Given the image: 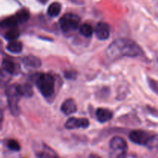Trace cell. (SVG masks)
<instances>
[{
	"label": "cell",
	"instance_id": "1",
	"mask_svg": "<svg viewBox=\"0 0 158 158\" xmlns=\"http://www.w3.org/2000/svg\"><path fill=\"white\" fill-rule=\"evenodd\" d=\"M143 54L140 46L134 40L120 38L114 40L107 47L106 55L110 60H117L123 57H135Z\"/></svg>",
	"mask_w": 158,
	"mask_h": 158
},
{
	"label": "cell",
	"instance_id": "2",
	"mask_svg": "<svg viewBox=\"0 0 158 158\" xmlns=\"http://www.w3.org/2000/svg\"><path fill=\"white\" fill-rule=\"evenodd\" d=\"M36 85L40 93L45 97H49L54 93L55 81L51 74H40L36 80Z\"/></svg>",
	"mask_w": 158,
	"mask_h": 158
},
{
	"label": "cell",
	"instance_id": "3",
	"mask_svg": "<svg viewBox=\"0 0 158 158\" xmlns=\"http://www.w3.org/2000/svg\"><path fill=\"white\" fill-rule=\"evenodd\" d=\"M110 158H125L127 150V143L123 138L114 136L110 143Z\"/></svg>",
	"mask_w": 158,
	"mask_h": 158
},
{
	"label": "cell",
	"instance_id": "4",
	"mask_svg": "<svg viewBox=\"0 0 158 158\" xmlns=\"http://www.w3.org/2000/svg\"><path fill=\"white\" fill-rule=\"evenodd\" d=\"M6 95L11 113L14 116H18L20 113L19 102L21 96L17 91V85H9L6 89Z\"/></svg>",
	"mask_w": 158,
	"mask_h": 158
},
{
	"label": "cell",
	"instance_id": "5",
	"mask_svg": "<svg viewBox=\"0 0 158 158\" xmlns=\"http://www.w3.org/2000/svg\"><path fill=\"white\" fill-rule=\"evenodd\" d=\"M80 18L79 15L73 13H66L60 20V25L64 32L76 30L80 24Z\"/></svg>",
	"mask_w": 158,
	"mask_h": 158
},
{
	"label": "cell",
	"instance_id": "6",
	"mask_svg": "<svg viewBox=\"0 0 158 158\" xmlns=\"http://www.w3.org/2000/svg\"><path fill=\"white\" fill-rule=\"evenodd\" d=\"M151 134L144 130H134L129 135V138L133 143L139 145H146Z\"/></svg>",
	"mask_w": 158,
	"mask_h": 158
},
{
	"label": "cell",
	"instance_id": "7",
	"mask_svg": "<svg viewBox=\"0 0 158 158\" xmlns=\"http://www.w3.org/2000/svg\"><path fill=\"white\" fill-rule=\"evenodd\" d=\"M89 125V122L86 118L77 119L75 117H71L68 119L65 123V127L67 129H74L83 128L86 129Z\"/></svg>",
	"mask_w": 158,
	"mask_h": 158
},
{
	"label": "cell",
	"instance_id": "8",
	"mask_svg": "<svg viewBox=\"0 0 158 158\" xmlns=\"http://www.w3.org/2000/svg\"><path fill=\"white\" fill-rule=\"evenodd\" d=\"M95 33L97 37L100 40H105L109 38L110 33V26L106 23L100 22L97 23L95 28Z\"/></svg>",
	"mask_w": 158,
	"mask_h": 158
},
{
	"label": "cell",
	"instance_id": "9",
	"mask_svg": "<svg viewBox=\"0 0 158 158\" xmlns=\"http://www.w3.org/2000/svg\"><path fill=\"white\" fill-rule=\"evenodd\" d=\"M41 148L36 149L35 150V155L38 158H60L56 155V153L52 150V149L49 148V147H47L45 144H42Z\"/></svg>",
	"mask_w": 158,
	"mask_h": 158
},
{
	"label": "cell",
	"instance_id": "10",
	"mask_svg": "<svg viewBox=\"0 0 158 158\" xmlns=\"http://www.w3.org/2000/svg\"><path fill=\"white\" fill-rule=\"evenodd\" d=\"M61 109L62 112L64 113L65 115H72L75 113L77 110V104H76L75 101L72 99H68L63 102V103L61 105Z\"/></svg>",
	"mask_w": 158,
	"mask_h": 158
},
{
	"label": "cell",
	"instance_id": "11",
	"mask_svg": "<svg viewBox=\"0 0 158 158\" xmlns=\"http://www.w3.org/2000/svg\"><path fill=\"white\" fill-rule=\"evenodd\" d=\"M23 63L26 68H39L42 65V62L40 58L35 56L29 55L23 58Z\"/></svg>",
	"mask_w": 158,
	"mask_h": 158
},
{
	"label": "cell",
	"instance_id": "12",
	"mask_svg": "<svg viewBox=\"0 0 158 158\" xmlns=\"http://www.w3.org/2000/svg\"><path fill=\"white\" fill-rule=\"evenodd\" d=\"M97 120L100 122H106L110 120L113 117V112L107 108H99L96 112Z\"/></svg>",
	"mask_w": 158,
	"mask_h": 158
},
{
	"label": "cell",
	"instance_id": "13",
	"mask_svg": "<svg viewBox=\"0 0 158 158\" xmlns=\"http://www.w3.org/2000/svg\"><path fill=\"white\" fill-rule=\"evenodd\" d=\"M17 91L20 96L29 98L33 94V89L29 84H23V85H17Z\"/></svg>",
	"mask_w": 158,
	"mask_h": 158
},
{
	"label": "cell",
	"instance_id": "14",
	"mask_svg": "<svg viewBox=\"0 0 158 158\" xmlns=\"http://www.w3.org/2000/svg\"><path fill=\"white\" fill-rule=\"evenodd\" d=\"M6 49L12 54H19L23 50V44H22L21 42L12 40L8 43Z\"/></svg>",
	"mask_w": 158,
	"mask_h": 158
},
{
	"label": "cell",
	"instance_id": "15",
	"mask_svg": "<svg viewBox=\"0 0 158 158\" xmlns=\"http://www.w3.org/2000/svg\"><path fill=\"white\" fill-rule=\"evenodd\" d=\"M18 24V20H17L15 15L8 17V18L5 19L2 21L0 22V26L5 28H14Z\"/></svg>",
	"mask_w": 158,
	"mask_h": 158
},
{
	"label": "cell",
	"instance_id": "16",
	"mask_svg": "<svg viewBox=\"0 0 158 158\" xmlns=\"http://www.w3.org/2000/svg\"><path fill=\"white\" fill-rule=\"evenodd\" d=\"M61 4L59 2H53L49 5L47 9V14L51 17H56L59 15L61 12Z\"/></svg>",
	"mask_w": 158,
	"mask_h": 158
},
{
	"label": "cell",
	"instance_id": "17",
	"mask_svg": "<svg viewBox=\"0 0 158 158\" xmlns=\"http://www.w3.org/2000/svg\"><path fill=\"white\" fill-rule=\"evenodd\" d=\"M80 32L85 37H90L93 35V33H94V29L89 24L84 23V24L80 26Z\"/></svg>",
	"mask_w": 158,
	"mask_h": 158
},
{
	"label": "cell",
	"instance_id": "18",
	"mask_svg": "<svg viewBox=\"0 0 158 158\" xmlns=\"http://www.w3.org/2000/svg\"><path fill=\"white\" fill-rule=\"evenodd\" d=\"M15 17H16L17 20H18L19 23H24L29 19V12L27 10L25 9H22L19 12H17L15 14Z\"/></svg>",
	"mask_w": 158,
	"mask_h": 158
},
{
	"label": "cell",
	"instance_id": "19",
	"mask_svg": "<svg viewBox=\"0 0 158 158\" xmlns=\"http://www.w3.org/2000/svg\"><path fill=\"white\" fill-rule=\"evenodd\" d=\"M19 37V31L16 29L15 27L11 28L9 30H8L7 32L5 34V38L6 40H9V41H12V40H15V39H17Z\"/></svg>",
	"mask_w": 158,
	"mask_h": 158
},
{
	"label": "cell",
	"instance_id": "20",
	"mask_svg": "<svg viewBox=\"0 0 158 158\" xmlns=\"http://www.w3.org/2000/svg\"><path fill=\"white\" fill-rule=\"evenodd\" d=\"M2 69L10 74H12L15 72V65L12 60H4L2 62Z\"/></svg>",
	"mask_w": 158,
	"mask_h": 158
},
{
	"label": "cell",
	"instance_id": "21",
	"mask_svg": "<svg viewBox=\"0 0 158 158\" xmlns=\"http://www.w3.org/2000/svg\"><path fill=\"white\" fill-rule=\"evenodd\" d=\"M145 146L151 150L158 148V134L151 135L148 143Z\"/></svg>",
	"mask_w": 158,
	"mask_h": 158
},
{
	"label": "cell",
	"instance_id": "22",
	"mask_svg": "<svg viewBox=\"0 0 158 158\" xmlns=\"http://www.w3.org/2000/svg\"><path fill=\"white\" fill-rule=\"evenodd\" d=\"M11 78V74L4 70L0 71V87H3L9 83Z\"/></svg>",
	"mask_w": 158,
	"mask_h": 158
},
{
	"label": "cell",
	"instance_id": "23",
	"mask_svg": "<svg viewBox=\"0 0 158 158\" xmlns=\"http://www.w3.org/2000/svg\"><path fill=\"white\" fill-rule=\"evenodd\" d=\"M7 146L11 150H13V151H19L21 148L19 143L14 139H9L7 143Z\"/></svg>",
	"mask_w": 158,
	"mask_h": 158
},
{
	"label": "cell",
	"instance_id": "24",
	"mask_svg": "<svg viewBox=\"0 0 158 158\" xmlns=\"http://www.w3.org/2000/svg\"><path fill=\"white\" fill-rule=\"evenodd\" d=\"M148 83H149V86L151 87L153 91L158 94V82L152 78H148Z\"/></svg>",
	"mask_w": 158,
	"mask_h": 158
},
{
	"label": "cell",
	"instance_id": "25",
	"mask_svg": "<svg viewBox=\"0 0 158 158\" xmlns=\"http://www.w3.org/2000/svg\"><path fill=\"white\" fill-rule=\"evenodd\" d=\"M73 74H76V73L74 72H66L65 73V77H67V78H69V79H72V78H74L75 77H73Z\"/></svg>",
	"mask_w": 158,
	"mask_h": 158
},
{
	"label": "cell",
	"instance_id": "26",
	"mask_svg": "<svg viewBox=\"0 0 158 158\" xmlns=\"http://www.w3.org/2000/svg\"><path fill=\"white\" fill-rule=\"evenodd\" d=\"M3 112L2 110L0 109V129H1L2 127V122H3Z\"/></svg>",
	"mask_w": 158,
	"mask_h": 158
},
{
	"label": "cell",
	"instance_id": "27",
	"mask_svg": "<svg viewBox=\"0 0 158 158\" xmlns=\"http://www.w3.org/2000/svg\"><path fill=\"white\" fill-rule=\"evenodd\" d=\"M89 158H101V157L97 154H91L90 156H89Z\"/></svg>",
	"mask_w": 158,
	"mask_h": 158
}]
</instances>
